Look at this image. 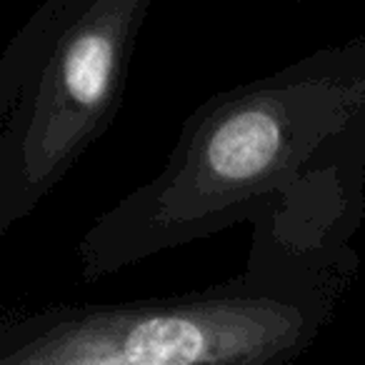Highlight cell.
I'll use <instances>...</instances> for the list:
<instances>
[{"instance_id":"cell-1","label":"cell","mask_w":365,"mask_h":365,"mask_svg":"<svg viewBox=\"0 0 365 365\" xmlns=\"http://www.w3.org/2000/svg\"><path fill=\"white\" fill-rule=\"evenodd\" d=\"M365 173H335L248 220L245 270L203 290L61 303L0 320V365H293L358 278Z\"/></svg>"},{"instance_id":"cell-2","label":"cell","mask_w":365,"mask_h":365,"mask_svg":"<svg viewBox=\"0 0 365 365\" xmlns=\"http://www.w3.org/2000/svg\"><path fill=\"white\" fill-rule=\"evenodd\" d=\"M335 173H365V36L205 98L163 170L83 233L81 275L98 283L218 235Z\"/></svg>"},{"instance_id":"cell-3","label":"cell","mask_w":365,"mask_h":365,"mask_svg":"<svg viewBox=\"0 0 365 365\" xmlns=\"http://www.w3.org/2000/svg\"><path fill=\"white\" fill-rule=\"evenodd\" d=\"M153 0H46L0 58V238L96 145L125 98Z\"/></svg>"},{"instance_id":"cell-4","label":"cell","mask_w":365,"mask_h":365,"mask_svg":"<svg viewBox=\"0 0 365 365\" xmlns=\"http://www.w3.org/2000/svg\"><path fill=\"white\" fill-rule=\"evenodd\" d=\"M233 365H283V363H265V360H258V363H233Z\"/></svg>"}]
</instances>
